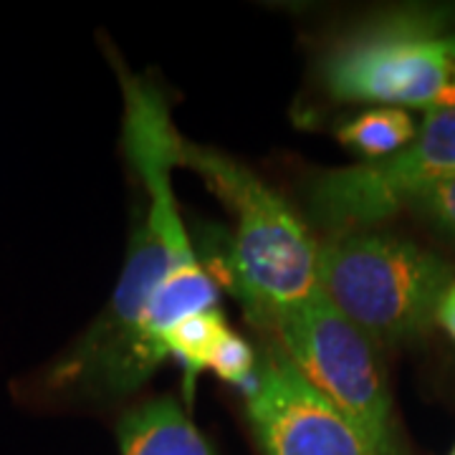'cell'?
Returning <instances> with one entry per match:
<instances>
[{
    "mask_svg": "<svg viewBox=\"0 0 455 455\" xmlns=\"http://www.w3.org/2000/svg\"><path fill=\"white\" fill-rule=\"evenodd\" d=\"M245 415L263 455H377L357 425L311 387L276 344L259 357Z\"/></svg>",
    "mask_w": 455,
    "mask_h": 455,
    "instance_id": "obj_7",
    "label": "cell"
},
{
    "mask_svg": "<svg viewBox=\"0 0 455 455\" xmlns=\"http://www.w3.org/2000/svg\"><path fill=\"white\" fill-rule=\"evenodd\" d=\"M415 134H418L415 119L405 109L377 107L341 124L337 137L341 145L355 149L370 163H379L403 152L415 140Z\"/></svg>",
    "mask_w": 455,
    "mask_h": 455,
    "instance_id": "obj_9",
    "label": "cell"
},
{
    "mask_svg": "<svg viewBox=\"0 0 455 455\" xmlns=\"http://www.w3.org/2000/svg\"><path fill=\"white\" fill-rule=\"evenodd\" d=\"M175 164L190 167L235 220L230 278L248 311L289 309L322 291L319 243L283 197L223 152L178 134Z\"/></svg>",
    "mask_w": 455,
    "mask_h": 455,
    "instance_id": "obj_1",
    "label": "cell"
},
{
    "mask_svg": "<svg viewBox=\"0 0 455 455\" xmlns=\"http://www.w3.org/2000/svg\"><path fill=\"white\" fill-rule=\"evenodd\" d=\"M124 86V149L145 188V212L157 230L167 256V276L147 316V347L164 362L163 334L170 326L197 314L218 309V286L197 260V253L180 218L170 170L175 167L178 132L157 89L119 71Z\"/></svg>",
    "mask_w": 455,
    "mask_h": 455,
    "instance_id": "obj_5",
    "label": "cell"
},
{
    "mask_svg": "<svg viewBox=\"0 0 455 455\" xmlns=\"http://www.w3.org/2000/svg\"><path fill=\"white\" fill-rule=\"evenodd\" d=\"M451 455H455V448H453V451H451Z\"/></svg>",
    "mask_w": 455,
    "mask_h": 455,
    "instance_id": "obj_14",
    "label": "cell"
},
{
    "mask_svg": "<svg viewBox=\"0 0 455 455\" xmlns=\"http://www.w3.org/2000/svg\"><path fill=\"white\" fill-rule=\"evenodd\" d=\"M407 208L455 238V178L435 182L407 200Z\"/></svg>",
    "mask_w": 455,
    "mask_h": 455,
    "instance_id": "obj_12",
    "label": "cell"
},
{
    "mask_svg": "<svg viewBox=\"0 0 455 455\" xmlns=\"http://www.w3.org/2000/svg\"><path fill=\"white\" fill-rule=\"evenodd\" d=\"M256 367H259L256 349L230 329L212 357L211 372H215V377H220L228 385H235L245 392L256 377Z\"/></svg>",
    "mask_w": 455,
    "mask_h": 455,
    "instance_id": "obj_11",
    "label": "cell"
},
{
    "mask_svg": "<svg viewBox=\"0 0 455 455\" xmlns=\"http://www.w3.org/2000/svg\"><path fill=\"white\" fill-rule=\"evenodd\" d=\"M122 455H215L178 400L163 397L130 410L119 423Z\"/></svg>",
    "mask_w": 455,
    "mask_h": 455,
    "instance_id": "obj_8",
    "label": "cell"
},
{
    "mask_svg": "<svg viewBox=\"0 0 455 455\" xmlns=\"http://www.w3.org/2000/svg\"><path fill=\"white\" fill-rule=\"evenodd\" d=\"M455 178V107L425 112L415 140L397 155L326 172L311 188V212L331 233L372 230L425 188Z\"/></svg>",
    "mask_w": 455,
    "mask_h": 455,
    "instance_id": "obj_6",
    "label": "cell"
},
{
    "mask_svg": "<svg viewBox=\"0 0 455 455\" xmlns=\"http://www.w3.org/2000/svg\"><path fill=\"white\" fill-rule=\"evenodd\" d=\"M435 324L443 326V329L448 331V337L455 341V281L445 289L443 299H440L438 314H435Z\"/></svg>",
    "mask_w": 455,
    "mask_h": 455,
    "instance_id": "obj_13",
    "label": "cell"
},
{
    "mask_svg": "<svg viewBox=\"0 0 455 455\" xmlns=\"http://www.w3.org/2000/svg\"><path fill=\"white\" fill-rule=\"evenodd\" d=\"M311 387L341 410L377 455H403L379 347L324 291L289 309L248 311Z\"/></svg>",
    "mask_w": 455,
    "mask_h": 455,
    "instance_id": "obj_4",
    "label": "cell"
},
{
    "mask_svg": "<svg viewBox=\"0 0 455 455\" xmlns=\"http://www.w3.org/2000/svg\"><path fill=\"white\" fill-rule=\"evenodd\" d=\"M453 281L451 263L400 235L352 230L319 243L322 291L377 347L425 337Z\"/></svg>",
    "mask_w": 455,
    "mask_h": 455,
    "instance_id": "obj_2",
    "label": "cell"
},
{
    "mask_svg": "<svg viewBox=\"0 0 455 455\" xmlns=\"http://www.w3.org/2000/svg\"><path fill=\"white\" fill-rule=\"evenodd\" d=\"M329 94L395 109L455 107V28L435 11H403L344 36L322 66Z\"/></svg>",
    "mask_w": 455,
    "mask_h": 455,
    "instance_id": "obj_3",
    "label": "cell"
},
{
    "mask_svg": "<svg viewBox=\"0 0 455 455\" xmlns=\"http://www.w3.org/2000/svg\"><path fill=\"white\" fill-rule=\"evenodd\" d=\"M230 326L220 309H208L180 319L163 334L164 357H175L185 364L188 377L211 370L218 347L228 337Z\"/></svg>",
    "mask_w": 455,
    "mask_h": 455,
    "instance_id": "obj_10",
    "label": "cell"
}]
</instances>
